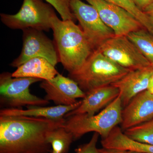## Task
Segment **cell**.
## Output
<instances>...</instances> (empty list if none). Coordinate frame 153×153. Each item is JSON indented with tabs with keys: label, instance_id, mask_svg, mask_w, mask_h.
Listing matches in <instances>:
<instances>
[{
	"label": "cell",
	"instance_id": "cell-1",
	"mask_svg": "<svg viewBox=\"0 0 153 153\" xmlns=\"http://www.w3.org/2000/svg\"><path fill=\"white\" fill-rule=\"evenodd\" d=\"M65 121L0 116V153H51L47 134Z\"/></svg>",
	"mask_w": 153,
	"mask_h": 153
},
{
	"label": "cell",
	"instance_id": "cell-2",
	"mask_svg": "<svg viewBox=\"0 0 153 153\" xmlns=\"http://www.w3.org/2000/svg\"><path fill=\"white\" fill-rule=\"evenodd\" d=\"M54 43L59 62L69 73L78 70L94 50L79 26L74 21L51 19Z\"/></svg>",
	"mask_w": 153,
	"mask_h": 153
},
{
	"label": "cell",
	"instance_id": "cell-3",
	"mask_svg": "<svg viewBox=\"0 0 153 153\" xmlns=\"http://www.w3.org/2000/svg\"><path fill=\"white\" fill-rule=\"evenodd\" d=\"M131 70L115 63L98 49L94 50L78 70L68 76L77 82L84 92L120 80Z\"/></svg>",
	"mask_w": 153,
	"mask_h": 153
},
{
	"label": "cell",
	"instance_id": "cell-4",
	"mask_svg": "<svg viewBox=\"0 0 153 153\" xmlns=\"http://www.w3.org/2000/svg\"><path fill=\"white\" fill-rule=\"evenodd\" d=\"M123 108L119 95L98 114L73 115L65 119L63 126L72 134L74 140L91 132L97 133L102 138H105L113 129L121 123Z\"/></svg>",
	"mask_w": 153,
	"mask_h": 153
},
{
	"label": "cell",
	"instance_id": "cell-5",
	"mask_svg": "<svg viewBox=\"0 0 153 153\" xmlns=\"http://www.w3.org/2000/svg\"><path fill=\"white\" fill-rule=\"evenodd\" d=\"M55 16L54 8L42 0H24L16 14H0L1 22L10 29H33L47 32L52 29L51 19Z\"/></svg>",
	"mask_w": 153,
	"mask_h": 153
},
{
	"label": "cell",
	"instance_id": "cell-6",
	"mask_svg": "<svg viewBox=\"0 0 153 153\" xmlns=\"http://www.w3.org/2000/svg\"><path fill=\"white\" fill-rule=\"evenodd\" d=\"M42 80L32 77H13L10 73L3 72L0 76L1 99L15 108L47 105L49 101L32 94L30 90L31 85Z\"/></svg>",
	"mask_w": 153,
	"mask_h": 153
},
{
	"label": "cell",
	"instance_id": "cell-7",
	"mask_svg": "<svg viewBox=\"0 0 153 153\" xmlns=\"http://www.w3.org/2000/svg\"><path fill=\"white\" fill-rule=\"evenodd\" d=\"M70 7L94 50L115 36L113 31L102 22L93 6L81 0H70Z\"/></svg>",
	"mask_w": 153,
	"mask_h": 153
},
{
	"label": "cell",
	"instance_id": "cell-8",
	"mask_svg": "<svg viewBox=\"0 0 153 153\" xmlns=\"http://www.w3.org/2000/svg\"><path fill=\"white\" fill-rule=\"evenodd\" d=\"M97 49L115 63L131 71L152 66L127 36H114L105 41Z\"/></svg>",
	"mask_w": 153,
	"mask_h": 153
},
{
	"label": "cell",
	"instance_id": "cell-9",
	"mask_svg": "<svg viewBox=\"0 0 153 153\" xmlns=\"http://www.w3.org/2000/svg\"><path fill=\"white\" fill-rule=\"evenodd\" d=\"M23 31L22 52L11 63V66L18 68L31 58L41 57L56 66L59 59L54 41L48 38L43 31L33 29Z\"/></svg>",
	"mask_w": 153,
	"mask_h": 153
},
{
	"label": "cell",
	"instance_id": "cell-10",
	"mask_svg": "<svg viewBox=\"0 0 153 153\" xmlns=\"http://www.w3.org/2000/svg\"><path fill=\"white\" fill-rule=\"evenodd\" d=\"M85 1L96 9L102 22L113 31L115 36H127L145 29L132 15L119 6L105 0Z\"/></svg>",
	"mask_w": 153,
	"mask_h": 153
},
{
	"label": "cell",
	"instance_id": "cell-11",
	"mask_svg": "<svg viewBox=\"0 0 153 153\" xmlns=\"http://www.w3.org/2000/svg\"><path fill=\"white\" fill-rule=\"evenodd\" d=\"M40 87L46 94L44 98L57 105L74 104L77 99H83L85 96L77 82L59 73L52 79L42 80Z\"/></svg>",
	"mask_w": 153,
	"mask_h": 153
},
{
	"label": "cell",
	"instance_id": "cell-12",
	"mask_svg": "<svg viewBox=\"0 0 153 153\" xmlns=\"http://www.w3.org/2000/svg\"><path fill=\"white\" fill-rule=\"evenodd\" d=\"M153 118V95L147 90L135 96L123 108L122 129L135 126Z\"/></svg>",
	"mask_w": 153,
	"mask_h": 153
},
{
	"label": "cell",
	"instance_id": "cell-13",
	"mask_svg": "<svg viewBox=\"0 0 153 153\" xmlns=\"http://www.w3.org/2000/svg\"><path fill=\"white\" fill-rule=\"evenodd\" d=\"M153 74L152 66L131 71L121 79L111 84L119 90L123 108L135 96L147 90L150 79Z\"/></svg>",
	"mask_w": 153,
	"mask_h": 153
},
{
	"label": "cell",
	"instance_id": "cell-14",
	"mask_svg": "<svg viewBox=\"0 0 153 153\" xmlns=\"http://www.w3.org/2000/svg\"><path fill=\"white\" fill-rule=\"evenodd\" d=\"M118 88L112 85H105L87 91L81 103L76 109L66 115L65 118L79 114L95 115L100 110L104 108L119 95Z\"/></svg>",
	"mask_w": 153,
	"mask_h": 153
},
{
	"label": "cell",
	"instance_id": "cell-15",
	"mask_svg": "<svg viewBox=\"0 0 153 153\" xmlns=\"http://www.w3.org/2000/svg\"><path fill=\"white\" fill-rule=\"evenodd\" d=\"M81 100L70 105H56L53 106H27V109L9 108L0 111L1 116H24L44 117L52 120L63 121L66 114L76 109L80 105Z\"/></svg>",
	"mask_w": 153,
	"mask_h": 153
},
{
	"label": "cell",
	"instance_id": "cell-16",
	"mask_svg": "<svg viewBox=\"0 0 153 153\" xmlns=\"http://www.w3.org/2000/svg\"><path fill=\"white\" fill-rule=\"evenodd\" d=\"M102 148L140 153H153V145L134 140L124 134L121 128L117 126L108 135L102 139Z\"/></svg>",
	"mask_w": 153,
	"mask_h": 153
},
{
	"label": "cell",
	"instance_id": "cell-17",
	"mask_svg": "<svg viewBox=\"0 0 153 153\" xmlns=\"http://www.w3.org/2000/svg\"><path fill=\"white\" fill-rule=\"evenodd\" d=\"M55 66L45 58H31L17 68L12 76L15 77H32L42 80H49L58 74Z\"/></svg>",
	"mask_w": 153,
	"mask_h": 153
},
{
	"label": "cell",
	"instance_id": "cell-18",
	"mask_svg": "<svg viewBox=\"0 0 153 153\" xmlns=\"http://www.w3.org/2000/svg\"><path fill=\"white\" fill-rule=\"evenodd\" d=\"M63 125L52 130L47 134V141L51 145V153H67L74 140L72 134Z\"/></svg>",
	"mask_w": 153,
	"mask_h": 153
},
{
	"label": "cell",
	"instance_id": "cell-19",
	"mask_svg": "<svg viewBox=\"0 0 153 153\" xmlns=\"http://www.w3.org/2000/svg\"><path fill=\"white\" fill-rule=\"evenodd\" d=\"M139 49L153 68V36L144 29L127 36Z\"/></svg>",
	"mask_w": 153,
	"mask_h": 153
},
{
	"label": "cell",
	"instance_id": "cell-20",
	"mask_svg": "<svg viewBox=\"0 0 153 153\" xmlns=\"http://www.w3.org/2000/svg\"><path fill=\"white\" fill-rule=\"evenodd\" d=\"M128 137L139 142L153 145V118L123 131Z\"/></svg>",
	"mask_w": 153,
	"mask_h": 153
},
{
	"label": "cell",
	"instance_id": "cell-21",
	"mask_svg": "<svg viewBox=\"0 0 153 153\" xmlns=\"http://www.w3.org/2000/svg\"><path fill=\"white\" fill-rule=\"evenodd\" d=\"M119 6L130 13L153 36V25L146 15L140 10L132 0H105Z\"/></svg>",
	"mask_w": 153,
	"mask_h": 153
},
{
	"label": "cell",
	"instance_id": "cell-22",
	"mask_svg": "<svg viewBox=\"0 0 153 153\" xmlns=\"http://www.w3.org/2000/svg\"><path fill=\"white\" fill-rule=\"evenodd\" d=\"M57 10L63 21H74L76 18L71 11L70 0H45Z\"/></svg>",
	"mask_w": 153,
	"mask_h": 153
},
{
	"label": "cell",
	"instance_id": "cell-23",
	"mask_svg": "<svg viewBox=\"0 0 153 153\" xmlns=\"http://www.w3.org/2000/svg\"><path fill=\"white\" fill-rule=\"evenodd\" d=\"M99 135L97 133H94L90 141L76 149L75 153H100L97 147Z\"/></svg>",
	"mask_w": 153,
	"mask_h": 153
},
{
	"label": "cell",
	"instance_id": "cell-24",
	"mask_svg": "<svg viewBox=\"0 0 153 153\" xmlns=\"http://www.w3.org/2000/svg\"><path fill=\"white\" fill-rule=\"evenodd\" d=\"M133 2L142 11H143L148 6L153 3V0H132Z\"/></svg>",
	"mask_w": 153,
	"mask_h": 153
},
{
	"label": "cell",
	"instance_id": "cell-25",
	"mask_svg": "<svg viewBox=\"0 0 153 153\" xmlns=\"http://www.w3.org/2000/svg\"><path fill=\"white\" fill-rule=\"evenodd\" d=\"M143 12L149 17L151 22L153 25V3L151 4L150 5L148 6L143 10Z\"/></svg>",
	"mask_w": 153,
	"mask_h": 153
},
{
	"label": "cell",
	"instance_id": "cell-26",
	"mask_svg": "<svg viewBox=\"0 0 153 153\" xmlns=\"http://www.w3.org/2000/svg\"><path fill=\"white\" fill-rule=\"evenodd\" d=\"M100 153H128V151L114 149H99Z\"/></svg>",
	"mask_w": 153,
	"mask_h": 153
},
{
	"label": "cell",
	"instance_id": "cell-27",
	"mask_svg": "<svg viewBox=\"0 0 153 153\" xmlns=\"http://www.w3.org/2000/svg\"><path fill=\"white\" fill-rule=\"evenodd\" d=\"M147 90L153 95V74L150 79Z\"/></svg>",
	"mask_w": 153,
	"mask_h": 153
},
{
	"label": "cell",
	"instance_id": "cell-28",
	"mask_svg": "<svg viewBox=\"0 0 153 153\" xmlns=\"http://www.w3.org/2000/svg\"><path fill=\"white\" fill-rule=\"evenodd\" d=\"M128 153H140L139 152H131V151H128Z\"/></svg>",
	"mask_w": 153,
	"mask_h": 153
}]
</instances>
